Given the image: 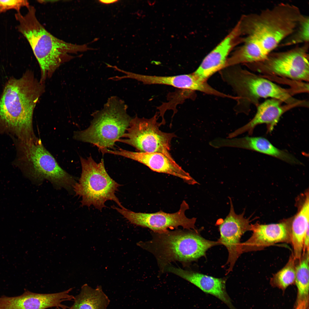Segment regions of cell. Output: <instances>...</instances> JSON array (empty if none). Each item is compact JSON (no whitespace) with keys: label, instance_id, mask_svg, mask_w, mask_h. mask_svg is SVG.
<instances>
[{"label":"cell","instance_id":"6da1fadb","mask_svg":"<svg viewBox=\"0 0 309 309\" xmlns=\"http://www.w3.org/2000/svg\"><path fill=\"white\" fill-rule=\"evenodd\" d=\"M45 90L44 84L30 70L19 78H10L0 94V134L24 141L36 138L33 113Z\"/></svg>","mask_w":309,"mask_h":309},{"label":"cell","instance_id":"7a4b0ae2","mask_svg":"<svg viewBox=\"0 0 309 309\" xmlns=\"http://www.w3.org/2000/svg\"><path fill=\"white\" fill-rule=\"evenodd\" d=\"M25 15L16 13L15 17L19 24L18 31L27 39L39 65V81L44 84L62 64L74 58L72 54L92 49L86 44L77 45L65 41L52 35L38 20L36 9L30 5Z\"/></svg>","mask_w":309,"mask_h":309},{"label":"cell","instance_id":"3957f363","mask_svg":"<svg viewBox=\"0 0 309 309\" xmlns=\"http://www.w3.org/2000/svg\"><path fill=\"white\" fill-rule=\"evenodd\" d=\"M303 15L296 6L281 3L239 21L242 35L255 42L267 56L296 29Z\"/></svg>","mask_w":309,"mask_h":309},{"label":"cell","instance_id":"277c9868","mask_svg":"<svg viewBox=\"0 0 309 309\" xmlns=\"http://www.w3.org/2000/svg\"><path fill=\"white\" fill-rule=\"evenodd\" d=\"M188 230L153 232L150 239L138 245L153 255L163 272L172 262L189 263L205 256L211 247L220 245L218 241L203 238L197 230Z\"/></svg>","mask_w":309,"mask_h":309},{"label":"cell","instance_id":"5b68a950","mask_svg":"<svg viewBox=\"0 0 309 309\" xmlns=\"http://www.w3.org/2000/svg\"><path fill=\"white\" fill-rule=\"evenodd\" d=\"M16 150L13 163L23 175L36 184L45 180L49 181L57 189L73 190L75 178L62 169L44 146L37 137L29 141L11 137Z\"/></svg>","mask_w":309,"mask_h":309},{"label":"cell","instance_id":"8992f818","mask_svg":"<svg viewBox=\"0 0 309 309\" xmlns=\"http://www.w3.org/2000/svg\"><path fill=\"white\" fill-rule=\"evenodd\" d=\"M223 80L230 85L237 95L238 106L243 112H249L248 107L252 104L257 107L261 98L270 97L280 100L286 104L302 107L304 101L293 97V89L283 88L265 78L253 73L235 65L220 71Z\"/></svg>","mask_w":309,"mask_h":309},{"label":"cell","instance_id":"52a82bcc","mask_svg":"<svg viewBox=\"0 0 309 309\" xmlns=\"http://www.w3.org/2000/svg\"><path fill=\"white\" fill-rule=\"evenodd\" d=\"M127 108L122 99L110 97L102 109L92 114L93 119L89 127L74 132L73 139L92 144L99 150L112 148L129 126L132 118L127 113Z\"/></svg>","mask_w":309,"mask_h":309},{"label":"cell","instance_id":"ba28073f","mask_svg":"<svg viewBox=\"0 0 309 309\" xmlns=\"http://www.w3.org/2000/svg\"><path fill=\"white\" fill-rule=\"evenodd\" d=\"M82 173L78 183L73 186L76 195L82 198V206L92 205L101 211L105 207V203L115 202L121 208L127 209L121 205L115 195L121 185L109 175L105 167L103 159L98 163L90 155L87 158L80 157Z\"/></svg>","mask_w":309,"mask_h":309},{"label":"cell","instance_id":"9c48e42d","mask_svg":"<svg viewBox=\"0 0 309 309\" xmlns=\"http://www.w3.org/2000/svg\"><path fill=\"white\" fill-rule=\"evenodd\" d=\"M308 43L286 51L271 53L264 60L247 64L251 70L267 77H283L308 82Z\"/></svg>","mask_w":309,"mask_h":309},{"label":"cell","instance_id":"30bf717a","mask_svg":"<svg viewBox=\"0 0 309 309\" xmlns=\"http://www.w3.org/2000/svg\"><path fill=\"white\" fill-rule=\"evenodd\" d=\"M158 114L149 119L136 116L131 118L129 126L118 141L129 145L138 152L163 153L172 157L170 153L171 142L176 136L174 133H167L159 129Z\"/></svg>","mask_w":309,"mask_h":309},{"label":"cell","instance_id":"8fae6325","mask_svg":"<svg viewBox=\"0 0 309 309\" xmlns=\"http://www.w3.org/2000/svg\"><path fill=\"white\" fill-rule=\"evenodd\" d=\"M130 223L140 227H147L153 232L160 233L168 228H177L179 226L189 230H197L195 224L196 218H187L185 211L189 208L185 201L181 203L179 210L174 213L164 212L161 211L153 213H136L112 206Z\"/></svg>","mask_w":309,"mask_h":309},{"label":"cell","instance_id":"7c38bea8","mask_svg":"<svg viewBox=\"0 0 309 309\" xmlns=\"http://www.w3.org/2000/svg\"><path fill=\"white\" fill-rule=\"evenodd\" d=\"M230 208L226 218L219 225L220 245H224L228 252L227 264L229 266L228 272L232 271L237 260L242 254L240 239L246 232L250 231L251 224L244 217V212L237 215L234 211L231 199L229 198Z\"/></svg>","mask_w":309,"mask_h":309},{"label":"cell","instance_id":"4fadbf2b","mask_svg":"<svg viewBox=\"0 0 309 309\" xmlns=\"http://www.w3.org/2000/svg\"><path fill=\"white\" fill-rule=\"evenodd\" d=\"M72 288L56 293L40 294L25 290L16 296L0 297V309H46L59 307L67 309L69 307L62 303L74 300V296L70 294Z\"/></svg>","mask_w":309,"mask_h":309},{"label":"cell","instance_id":"5bb4252c","mask_svg":"<svg viewBox=\"0 0 309 309\" xmlns=\"http://www.w3.org/2000/svg\"><path fill=\"white\" fill-rule=\"evenodd\" d=\"M106 153L123 156L137 161L152 170L179 177L186 183L194 185L198 183L178 164L172 157L160 152H134L119 148L118 150H106Z\"/></svg>","mask_w":309,"mask_h":309},{"label":"cell","instance_id":"9a60e30c","mask_svg":"<svg viewBox=\"0 0 309 309\" xmlns=\"http://www.w3.org/2000/svg\"><path fill=\"white\" fill-rule=\"evenodd\" d=\"M251 237L241 243L242 253L262 249L278 243H290V220L279 223L251 224Z\"/></svg>","mask_w":309,"mask_h":309},{"label":"cell","instance_id":"2e32d148","mask_svg":"<svg viewBox=\"0 0 309 309\" xmlns=\"http://www.w3.org/2000/svg\"><path fill=\"white\" fill-rule=\"evenodd\" d=\"M239 22L230 33L204 58L193 72L201 80L206 81L212 75L224 68L228 55L237 43L242 41Z\"/></svg>","mask_w":309,"mask_h":309},{"label":"cell","instance_id":"e0dca14e","mask_svg":"<svg viewBox=\"0 0 309 309\" xmlns=\"http://www.w3.org/2000/svg\"><path fill=\"white\" fill-rule=\"evenodd\" d=\"M212 146L215 148L228 147L246 149L256 151L278 159L288 163L302 164L295 156L273 145L268 139L262 137L247 136L240 138H218L212 140Z\"/></svg>","mask_w":309,"mask_h":309},{"label":"cell","instance_id":"ac0fdd59","mask_svg":"<svg viewBox=\"0 0 309 309\" xmlns=\"http://www.w3.org/2000/svg\"><path fill=\"white\" fill-rule=\"evenodd\" d=\"M281 101L274 98L268 99L257 107L253 118L245 125L229 133L227 138H232L245 132L251 135L255 127L262 124H266L268 133H271L282 116L290 109L297 107L292 104L283 105Z\"/></svg>","mask_w":309,"mask_h":309},{"label":"cell","instance_id":"d6986e66","mask_svg":"<svg viewBox=\"0 0 309 309\" xmlns=\"http://www.w3.org/2000/svg\"><path fill=\"white\" fill-rule=\"evenodd\" d=\"M164 272L171 273L193 284L204 292L212 295L227 305L230 309H235L226 290L225 280L215 278L190 270L171 266L166 267Z\"/></svg>","mask_w":309,"mask_h":309},{"label":"cell","instance_id":"ffe728a7","mask_svg":"<svg viewBox=\"0 0 309 309\" xmlns=\"http://www.w3.org/2000/svg\"><path fill=\"white\" fill-rule=\"evenodd\" d=\"M124 78L135 79L144 84H160L171 86L181 89L202 91L204 82L192 73L171 76H149L124 71Z\"/></svg>","mask_w":309,"mask_h":309},{"label":"cell","instance_id":"44dd1931","mask_svg":"<svg viewBox=\"0 0 309 309\" xmlns=\"http://www.w3.org/2000/svg\"><path fill=\"white\" fill-rule=\"evenodd\" d=\"M309 199L308 193L306 194L304 202L295 215L290 220V244L293 255L298 260L302 255L305 236L309 233Z\"/></svg>","mask_w":309,"mask_h":309},{"label":"cell","instance_id":"7402d4cb","mask_svg":"<svg viewBox=\"0 0 309 309\" xmlns=\"http://www.w3.org/2000/svg\"><path fill=\"white\" fill-rule=\"evenodd\" d=\"M74 301L67 309H107L110 302L101 286L93 288L86 284L82 286Z\"/></svg>","mask_w":309,"mask_h":309},{"label":"cell","instance_id":"603a6c76","mask_svg":"<svg viewBox=\"0 0 309 309\" xmlns=\"http://www.w3.org/2000/svg\"><path fill=\"white\" fill-rule=\"evenodd\" d=\"M309 249L303 252L300 258L296 260L295 283L297 289L296 304L300 301H308Z\"/></svg>","mask_w":309,"mask_h":309},{"label":"cell","instance_id":"cb8c5ba5","mask_svg":"<svg viewBox=\"0 0 309 309\" xmlns=\"http://www.w3.org/2000/svg\"><path fill=\"white\" fill-rule=\"evenodd\" d=\"M296 262L292 254L286 265L271 278V285L284 292L288 286L295 283Z\"/></svg>","mask_w":309,"mask_h":309},{"label":"cell","instance_id":"d4e9b609","mask_svg":"<svg viewBox=\"0 0 309 309\" xmlns=\"http://www.w3.org/2000/svg\"><path fill=\"white\" fill-rule=\"evenodd\" d=\"M287 38L283 46L309 42L308 16L303 15L295 31Z\"/></svg>","mask_w":309,"mask_h":309},{"label":"cell","instance_id":"484cf974","mask_svg":"<svg viewBox=\"0 0 309 309\" xmlns=\"http://www.w3.org/2000/svg\"><path fill=\"white\" fill-rule=\"evenodd\" d=\"M29 5L28 1L26 0H0V14L11 9L20 12L22 8H27Z\"/></svg>","mask_w":309,"mask_h":309},{"label":"cell","instance_id":"4316f807","mask_svg":"<svg viewBox=\"0 0 309 309\" xmlns=\"http://www.w3.org/2000/svg\"><path fill=\"white\" fill-rule=\"evenodd\" d=\"M99 2L105 5H109L111 4H113L114 3H116L118 1H119L118 0H99L98 1Z\"/></svg>","mask_w":309,"mask_h":309},{"label":"cell","instance_id":"83f0119b","mask_svg":"<svg viewBox=\"0 0 309 309\" xmlns=\"http://www.w3.org/2000/svg\"><path fill=\"white\" fill-rule=\"evenodd\" d=\"M56 309H60V308L59 307H56Z\"/></svg>","mask_w":309,"mask_h":309}]
</instances>
